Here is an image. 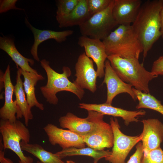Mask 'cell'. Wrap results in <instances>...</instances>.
I'll use <instances>...</instances> for the list:
<instances>
[{"instance_id": "cell-6", "label": "cell", "mask_w": 163, "mask_h": 163, "mask_svg": "<svg viewBox=\"0 0 163 163\" xmlns=\"http://www.w3.org/2000/svg\"><path fill=\"white\" fill-rule=\"evenodd\" d=\"M113 3L112 0L107 8L93 14L79 26L82 36L103 40L118 25L112 14Z\"/></svg>"}, {"instance_id": "cell-24", "label": "cell", "mask_w": 163, "mask_h": 163, "mask_svg": "<svg viewBox=\"0 0 163 163\" xmlns=\"http://www.w3.org/2000/svg\"><path fill=\"white\" fill-rule=\"evenodd\" d=\"M21 146L22 150L33 155L42 163H65L56 153L47 151L39 144L22 141Z\"/></svg>"}, {"instance_id": "cell-31", "label": "cell", "mask_w": 163, "mask_h": 163, "mask_svg": "<svg viewBox=\"0 0 163 163\" xmlns=\"http://www.w3.org/2000/svg\"><path fill=\"white\" fill-rule=\"evenodd\" d=\"M151 72L158 76L163 75V56L159 57L153 62Z\"/></svg>"}, {"instance_id": "cell-19", "label": "cell", "mask_w": 163, "mask_h": 163, "mask_svg": "<svg viewBox=\"0 0 163 163\" xmlns=\"http://www.w3.org/2000/svg\"><path fill=\"white\" fill-rule=\"evenodd\" d=\"M0 48L5 52L11 58L17 66L22 70L30 72L38 73L29 65L32 66L34 61L22 56L17 49L14 40L11 38L5 36L0 37Z\"/></svg>"}, {"instance_id": "cell-13", "label": "cell", "mask_w": 163, "mask_h": 163, "mask_svg": "<svg viewBox=\"0 0 163 163\" xmlns=\"http://www.w3.org/2000/svg\"><path fill=\"white\" fill-rule=\"evenodd\" d=\"M3 79L5 89V101L3 106L0 109V117L2 119L14 122L17 120L16 118H21L23 115L16 101H13V100L14 86L11 78L9 65L4 74Z\"/></svg>"}, {"instance_id": "cell-11", "label": "cell", "mask_w": 163, "mask_h": 163, "mask_svg": "<svg viewBox=\"0 0 163 163\" xmlns=\"http://www.w3.org/2000/svg\"><path fill=\"white\" fill-rule=\"evenodd\" d=\"M105 74L102 84H106L107 88V97L106 103L111 104L117 95L123 93L128 94L134 101L137 97L133 90L132 86L124 82L117 75L108 60L105 63Z\"/></svg>"}, {"instance_id": "cell-1", "label": "cell", "mask_w": 163, "mask_h": 163, "mask_svg": "<svg viewBox=\"0 0 163 163\" xmlns=\"http://www.w3.org/2000/svg\"><path fill=\"white\" fill-rule=\"evenodd\" d=\"M162 0H148L142 3L137 16L131 25L143 48V60L161 36L160 14Z\"/></svg>"}, {"instance_id": "cell-23", "label": "cell", "mask_w": 163, "mask_h": 163, "mask_svg": "<svg viewBox=\"0 0 163 163\" xmlns=\"http://www.w3.org/2000/svg\"><path fill=\"white\" fill-rule=\"evenodd\" d=\"M62 159L65 157L75 155H85L92 158L94 162L97 163L101 159L110 156L111 152L109 150H99L88 147L78 148L72 147L64 149L56 153Z\"/></svg>"}, {"instance_id": "cell-27", "label": "cell", "mask_w": 163, "mask_h": 163, "mask_svg": "<svg viewBox=\"0 0 163 163\" xmlns=\"http://www.w3.org/2000/svg\"><path fill=\"white\" fill-rule=\"evenodd\" d=\"M141 163H163V150L160 146L143 153Z\"/></svg>"}, {"instance_id": "cell-30", "label": "cell", "mask_w": 163, "mask_h": 163, "mask_svg": "<svg viewBox=\"0 0 163 163\" xmlns=\"http://www.w3.org/2000/svg\"><path fill=\"white\" fill-rule=\"evenodd\" d=\"M17 0H1L0 1V13L5 12L11 9L23 10L17 7L16 4Z\"/></svg>"}, {"instance_id": "cell-7", "label": "cell", "mask_w": 163, "mask_h": 163, "mask_svg": "<svg viewBox=\"0 0 163 163\" xmlns=\"http://www.w3.org/2000/svg\"><path fill=\"white\" fill-rule=\"evenodd\" d=\"M95 124L94 129L82 136L88 147L99 150L113 146V135L110 125L103 120L104 115L96 111L87 110Z\"/></svg>"}, {"instance_id": "cell-14", "label": "cell", "mask_w": 163, "mask_h": 163, "mask_svg": "<svg viewBox=\"0 0 163 163\" xmlns=\"http://www.w3.org/2000/svg\"><path fill=\"white\" fill-rule=\"evenodd\" d=\"M79 107L87 110H92L104 115L112 116L115 117H121L124 120L126 126H128L130 123L137 122L139 117L144 115L146 112L141 110L136 111H129L122 108L114 107L111 104L106 103L101 104H92L80 103Z\"/></svg>"}, {"instance_id": "cell-36", "label": "cell", "mask_w": 163, "mask_h": 163, "mask_svg": "<svg viewBox=\"0 0 163 163\" xmlns=\"http://www.w3.org/2000/svg\"><path fill=\"white\" fill-rule=\"evenodd\" d=\"M162 2H163V0H162Z\"/></svg>"}, {"instance_id": "cell-12", "label": "cell", "mask_w": 163, "mask_h": 163, "mask_svg": "<svg viewBox=\"0 0 163 163\" xmlns=\"http://www.w3.org/2000/svg\"><path fill=\"white\" fill-rule=\"evenodd\" d=\"M78 43L84 48L86 55L96 64L98 77L101 78L104 77L105 63L107 55L102 41L82 35L78 38Z\"/></svg>"}, {"instance_id": "cell-3", "label": "cell", "mask_w": 163, "mask_h": 163, "mask_svg": "<svg viewBox=\"0 0 163 163\" xmlns=\"http://www.w3.org/2000/svg\"><path fill=\"white\" fill-rule=\"evenodd\" d=\"M107 56L139 59L143 48L131 25H119L102 40Z\"/></svg>"}, {"instance_id": "cell-8", "label": "cell", "mask_w": 163, "mask_h": 163, "mask_svg": "<svg viewBox=\"0 0 163 163\" xmlns=\"http://www.w3.org/2000/svg\"><path fill=\"white\" fill-rule=\"evenodd\" d=\"M113 135V145L111 154L105 158L110 163H125V160L133 147L141 141V136H130L123 134L120 129L117 119H110Z\"/></svg>"}, {"instance_id": "cell-32", "label": "cell", "mask_w": 163, "mask_h": 163, "mask_svg": "<svg viewBox=\"0 0 163 163\" xmlns=\"http://www.w3.org/2000/svg\"><path fill=\"white\" fill-rule=\"evenodd\" d=\"M0 163H14L9 158L5 156L4 149L3 147L2 142L0 140Z\"/></svg>"}, {"instance_id": "cell-35", "label": "cell", "mask_w": 163, "mask_h": 163, "mask_svg": "<svg viewBox=\"0 0 163 163\" xmlns=\"http://www.w3.org/2000/svg\"><path fill=\"white\" fill-rule=\"evenodd\" d=\"M37 163H41V162H40V161H37Z\"/></svg>"}, {"instance_id": "cell-29", "label": "cell", "mask_w": 163, "mask_h": 163, "mask_svg": "<svg viewBox=\"0 0 163 163\" xmlns=\"http://www.w3.org/2000/svg\"><path fill=\"white\" fill-rule=\"evenodd\" d=\"M144 151L142 143L139 142L136 146V150L130 157L127 163H141Z\"/></svg>"}, {"instance_id": "cell-17", "label": "cell", "mask_w": 163, "mask_h": 163, "mask_svg": "<svg viewBox=\"0 0 163 163\" xmlns=\"http://www.w3.org/2000/svg\"><path fill=\"white\" fill-rule=\"evenodd\" d=\"M25 19V23L32 32L34 38V43L30 50V53L34 59L38 62L40 61L38 55V48L41 43L50 39H53L58 43H61L65 41L67 37L73 33V31L70 30L61 31L39 30L32 26L26 18Z\"/></svg>"}, {"instance_id": "cell-25", "label": "cell", "mask_w": 163, "mask_h": 163, "mask_svg": "<svg viewBox=\"0 0 163 163\" xmlns=\"http://www.w3.org/2000/svg\"><path fill=\"white\" fill-rule=\"evenodd\" d=\"M139 103L136 107L137 109L147 108L156 111L163 115V105L161 101L151 95L149 93H145L133 87Z\"/></svg>"}, {"instance_id": "cell-18", "label": "cell", "mask_w": 163, "mask_h": 163, "mask_svg": "<svg viewBox=\"0 0 163 163\" xmlns=\"http://www.w3.org/2000/svg\"><path fill=\"white\" fill-rule=\"evenodd\" d=\"M60 126L67 128L79 135L83 136L94 129L95 124L91 116L88 113L87 117L81 118L71 112H68L59 120Z\"/></svg>"}, {"instance_id": "cell-15", "label": "cell", "mask_w": 163, "mask_h": 163, "mask_svg": "<svg viewBox=\"0 0 163 163\" xmlns=\"http://www.w3.org/2000/svg\"><path fill=\"white\" fill-rule=\"evenodd\" d=\"M143 131L140 134L144 153L160 146L163 141V124L156 119H143Z\"/></svg>"}, {"instance_id": "cell-2", "label": "cell", "mask_w": 163, "mask_h": 163, "mask_svg": "<svg viewBox=\"0 0 163 163\" xmlns=\"http://www.w3.org/2000/svg\"><path fill=\"white\" fill-rule=\"evenodd\" d=\"M107 59L115 73L124 82L137 90L149 93V83L158 76L147 71L139 59L123 58L114 55L107 56Z\"/></svg>"}, {"instance_id": "cell-33", "label": "cell", "mask_w": 163, "mask_h": 163, "mask_svg": "<svg viewBox=\"0 0 163 163\" xmlns=\"http://www.w3.org/2000/svg\"><path fill=\"white\" fill-rule=\"evenodd\" d=\"M160 18L161 36L163 39V6L160 11Z\"/></svg>"}, {"instance_id": "cell-34", "label": "cell", "mask_w": 163, "mask_h": 163, "mask_svg": "<svg viewBox=\"0 0 163 163\" xmlns=\"http://www.w3.org/2000/svg\"><path fill=\"white\" fill-rule=\"evenodd\" d=\"M66 163H75L72 160H67Z\"/></svg>"}, {"instance_id": "cell-9", "label": "cell", "mask_w": 163, "mask_h": 163, "mask_svg": "<svg viewBox=\"0 0 163 163\" xmlns=\"http://www.w3.org/2000/svg\"><path fill=\"white\" fill-rule=\"evenodd\" d=\"M75 70V83L83 89H87L93 93L95 92L97 89V73L94 69L93 60L85 53L78 57Z\"/></svg>"}, {"instance_id": "cell-26", "label": "cell", "mask_w": 163, "mask_h": 163, "mask_svg": "<svg viewBox=\"0 0 163 163\" xmlns=\"http://www.w3.org/2000/svg\"><path fill=\"white\" fill-rule=\"evenodd\" d=\"M79 0L56 1V19L59 24L67 17L73 10Z\"/></svg>"}, {"instance_id": "cell-28", "label": "cell", "mask_w": 163, "mask_h": 163, "mask_svg": "<svg viewBox=\"0 0 163 163\" xmlns=\"http://www.w3.org/2000/svg\"><path fill=\"white\" fill-rule=\"evenodd\" d=\"M112 0H87L88 11L91 15L100 12L107 8Z\"/></svg>"}, {"instance_id": "cell-37", "label": "cell", "mask_w": 163, "mask_h": 163, "mask_svg": "<svg viewBox=\"0 0 163 163\" xmlns=\"http://www.w3.org/2000/svg\"><path fill=\"white\" fill-rule=\"evenodd\" d=\"M94 163H95V162H94Z\"/></svg>"}, {"instance_id": "cell-16", "label": "cell", "mask_w": 163, "mask_h": 163, "mask_svg": "<svg viewBox=\"0 0 163 163\" xmlns=\"http://www.w3.org/2000/svg\"><path fill=\"white\" fill-rule=\"evenodd\" d=\"M142 4L141 0H114L112 14L117 24L131 25L135 20Z\"/></svg>"}, {"instance_id": "cell-20", "label": "cell", "mask_w": 163, "mask_h": 163, "mask_svg": "<svg viewBox=\"0 0 163 163\" xmlns=\"http://www.w3.org/2000/svg\"><path fill=\"white\" fill-rule=\"evenodd\" d=\"M17 68L24 78V82H23L24 88L30 107L31 108L35 106L40 110H43L44 107L43 104L40 103L36 97L35 87L37 82L39 80L44 79V77L38 73L26 71L18 67Z\"/></svg>"}, {"instance_id": "cell-5", "label": "cell", "mask_w": 163, "mask_h": 163, "mask_svg": "<svg viewBox=\"0 0 163 163\" xmlns=\"http://www.w3.org/2000/svg\"><path fill=\"white\" fill-rule=\"evenodd\" d=\"M26 126L18 120L14 122L2 119L0 120V133L4 149H9L14 152L19 158V163L33 162L32 158L24 155L21 146L22 141L29 143L30 141V133Z\"/></svg>"}, {"instance_id": "cell-22", "label": "cell", "mask_w": 163, "mask_h": 163, "mask_svg": "<svg viewBox=\"0 0 163 163\" xmlns=\"http://www.w3.org/2000/svg\"><path fill=\"white\" fill-rule=\"evenodd\" d=\"M21 75L20 71L18 69L14 93L17 104L24 118L25 125L27 126L29 120L33 119V116L31 111V108L30 107L25 97Z\"/></svg>"}, {"instance_id": "cell-4", "label": "cell", "mask_w": 163, "mask_h": 163, "mask_svg": "<svg viewBox=\"0 0 163 163\" xmlns=\"http://www.w3.org/2000/svg\"><path fill=\"white\" fill-rule=\"evenodd\" d=\"M40 62L47 75L46 85L40 88L41 93L46 101L50 104H57L58 99L56 94L61 91L72 92L80 100L83 98L85 93L84 89L74 81L72 82L68 79L71 74V71L69 67L63 66L62 69L63 72L59 73L51 67L49 62L46 59H42Z\"/></svg>"}, {"instance_id": "cell-21", "label": "cell", "mask_w": 163, "mask_h": 163, "mask_svg": "<svg viewBox=\"0 0 163 163\" xmlns=\"http://www.w3.org/2000/svg\"><path fill=\"white\" fill-rule=\"evenodd\" d=\"M91 16L88 11L87 0H79L73 10L69 15L59 24L60 28L79 26Z\"/></svg>"}, {"instance_id": "cell-10", "label": "cell", "mask_w": 163, "mask_h": 163, "mask_svg": "<svg viewBox=\"0 0 163 163\" xmlns=\"http://www.w3.org/2000/svg\"><path fill=\"white\" fill-rule=\"evenodd\" d=\"M43 129L52 145H58L62 149L72 147H85L86 144L83 137L69 130L59 128L51 123L48 124Z\"/></svg>"}]
</instances>
